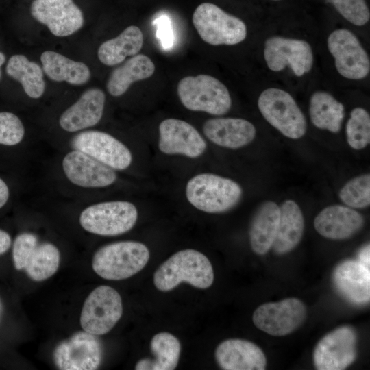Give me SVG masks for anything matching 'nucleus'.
Masks as SVG:
<instances>
[{
  "mask_svg": "<svg viewBox=\"0 0 370 370\" xmlns=\"http://www.w3.org/2000/svg\"><path fill=\"white\" fill-rule=\"evenodd\" d=\"M30 10L56 36H70L84 25L83 14L73 0H35Z\"/></svg>",
  "mask_w": 370,
  "mask_h": 370,
  "instance_id": "nucleus-15",
  "label": "nucleus"
},
{
  "mask_svg": "<svg viewBox=\"0 0 370 370\" xmlns=\"http://www.w3.org/2000/svg\"><path fill=\"white\" fill-rule=\"evenodd\" d=\"M307 309L300 299L287 298L258 306L252 317L254 324L264 332L275 336L288 335L305 322Z\"/></svg>",
  "mask_w": 370,
  "mask_h": 370,
  "instance_id": "nucleus-9",
  "label": "nucleus"
},
{
  "mask_svg": "<svg viewBox=\"0 0 370 370\" xmlns=\"http://www.w3.org/2000/svg\"><path fill=\"white\" fill-rule=\"evenodd\" d=\"M159 149L165 154H180L197 158L203 154L206 143L190 123L177 119H166L159 125Z\"/></svg>",
  "mask_w": 370,
  "mask_h": 370,
  "instance_id": "nucleus-16",
  "label": "nucleus"
},
{
  "mask_svg": "<svg viewBox=\"0 0 370 370\" xmlns=\"http://www.w3.org/2000/svg\"><path fill=\"white\" fill-rule=\"evenodd\" d=\"M105 99L101 89H88L61 114L60 127L66 132H74L95 125L102 117Z\"/></svg>",
  "mask_w": 370,
  "mask_h": 370,
  "instance_id": "nucleus-20",
  "label": "nucleus"
},
{
  "mask_svg": "<svg viewBox=\"0 0 370 370\" xmlns=\"http://www.w3.org/2000/svg\"><path fill=\"white\" fill-rule=\"evenodd\" d=\"M9 198V189L5 182L0 178V208L8 201Z\"/></svg>",
  "mask_w": 370,
  "mask_h": 370,
  "instance_id": "nucleus-38",
  "label": "nucleus"
},
{
  "mask_svg": "<svg viewBox=\"0 0 370 370\" xmlns=\"http://www.w3.org/2000/svg\"><path fill=\"white\" fill-rule=\"evenodd\" d=\"M2 312H3V305H2L1 301L0 299V319H1V315H2Z\"/></svg>",
  "mask_w": 370,
  "mask_h": 370,
  "instance_id": "nucleus-41",
  "label": "nucleus"
},
{
  "mask_svg": "<svg viewBox=\"0 0 370 370\" xmlns=\"http://www.w3.org/2000/svg\"><path fill=\"white\" fill-rule=\"evenodd\" d=\"M149 259V251L144 244L120 241L99 248L93 256L92 267L103 279L121 280L141 271Z\"/></svg>",
  "mask_w": 370,
  "mask_h": 370,
  "instance_id": "nucleus-2",
  "label": "nucleus"
},
{
  "mask_svg": "<svg viewBox=\"0 0 370 370\" xmlns=\"http://www.w3.org/2000/svg\"><path fill=\"white\" fill-rule=\"evenodd\" d=\"M192 20L201 38L212 45H236L247 36V27L241 19L211 3L197 6Z\"/></svg>",
  "mask_w": 370,
  "mask_h": 370,
  "instance_id": "nucleus-6",
  "label": "nucleus"
},
{
  "mask_svg": "<svg viewBox=\"0 0 370 370\" xmlns=\"http://www.w3.org/2000/svg\"><path fill=\"white\" fill-rule=\"evenodd\" d=\"M177 91L183 106L192 111L219 116L227 113L232 106L227 87L209 75L200 74L181 79Z\"/></svg>",
  "mask_w": 370,
  "mask_h": 370,
  "instance_id": "nucleus-4",
  "label": "nucleus"
},
{
  "mask_svg": "<svg viewBox=\"0 0 370 370\" xmlns=\"http://www.w3.org/2000/svg\"><path fill=\"white\" fill-rule=\"evenodd\" d=\"M280 209L279 225L272 247L276 254L282 255L292 251L300 242L304 220L299 206L293 200L285 201Z\"/></svg>",
  "mask_w": 370,
  "mask_h": 370,
  "instance_id": "nucleus-24",
  "label": "nucleus"
},
{
  "mask_svg": "<svg viewBox=\"0 0 370 370\" xmlns=\"http://www.w3.org/2000/svg\"><path fill=\"white\" fill-rule=\"evenodd\" d=\"M25 129L21 119L8 112H0V144L12 146L23 140Z\"/></svg>",
  "mask_w": 370,
  "mask_h": 370,
  "instance_id": "nucleus-35",
  "label": "nucleus"
},
{
  "mask_svg": "<svg viewBox=\"0 0 370 370\" xmlns=\"http://www.w3.org/2000/svg\"><path fill=\"white\" fill-rule=\"evenodd\" d=\"M5 60V57L4 54L3 53L0 52V78H1V66L4 63Z\"/></svg>",
  "mask_w": 370,
  "mask_h": 370,
  "instance_id": "nucleus-40",
  "label": "nucleus"
},
{
  "mask_svg": "<svg viewBox=\"0 0 370 370\" xmlns=\"http://www.w3.org/2000/svg\"><path fill=\"white\" fill-rule=\"evenodd\" d=\"M72 147L112 169L123 170L132 163L130 150L112 135L97 130L82 132L71 142Z\"/></svg>",
  "mask_w": 370,
  "mask_h": 370,
  "instance_id": "nucleus-14",
  "label": "nucleus"
},
{
  "mask_svg": "<svg viewBox=\"0 0 370 370\" xmlns=\"http://www.w3.org/2000/svg\"><path fill=\"white\" fill-rule=\"evenodd\" d=\"M154 24L157 26V37L162 47L169 49L173 45V36L169 18L164 15L157 18Z\"/></svg>",
  "mask_w": 370,
  "mask_h": 370,
  "instance_id": "nucleus-36",
  "label": "nucleus"
},
{
  "mask_svg": "<svg viewBox=\"0 0 370 370\" xmlns=\"http://www.w3.org/2000/svg\"><path fill=\"white\" fill-rule=\"evenodd\" d=\"M6 73L21 84L29 97L37 99L43 95L45 90L43 70L26 56L20 54L12 56L7 64Z\"/></svg>",
  "mask_w": 370,
  "mask_h": 370,
  "instance_id": "nucleus-30",
  "label": "nucleus"
},
{
  "mask_svg": "<svg viewBox=\"0 0 370 370\" xmlns=\"http://www.w3.org/2000/svg\"><path fill=\"white\" fill-rule=\"evenodd\" d=\"M143 34L139 27L130 25L118 36L103 42L97 52L99 60L107 66L121 63L127 56L136 55L142 49Z\"/></svg>",
  "mask_w": 370,
  "mask_h": 370,
  "instance_id": "nucleus-27",
  "label": "nucleus"
},
{
  "mask_svg": "<svg viewBox=\"0 0 370 370\" xmlns=\"http://www.w3.org/2000/svg\"><path fill=\"white\" fill-rule=\"evenodd\" d=\"M369 271L358 260L344 261L334 271L335 286L350 302L357 305L366 304L370 299Z\"/></svg>",
  "mask_w": 370,
  "mask_h": 370,
  "instance_id": "nucleus-22",
  "label": "nucleus"
},
{
  "mask_svg": "<svg viewBox=\"0 0 370 370\" xmlns=\"http://www.w3.org/2000/svg\"><path fill=\"white\" fill-rule=\"evenodd\" d=\"M123 314L122 299L113 288L101 285L86 299L80 315L84 331L99 336L109 332Z\"/></svg>",
  "mask_w": 370,
  "mask_h": 370,
  "instance_id": "nucleus-8",
  "label": "nucleus"
},
{
  "mask_svg": "<svg viewBox=\"0 0 370 370\" xmlns=\"http://www.w3.org/2000/svg\"><path fill=\"white\" fill-rule=\"evenodd\" d=\"M310 117L319 129L339 132L345 116L344 106L325 91L314 92L310 99Z\"/></svg>",
  "mask_w": 370,
  "mask_h": 370,
  "instance_id": "nucleus-29",
  "label": "nucleus"
},
{
  "mask_svg": "<svg viewBox=\"0 0 370 370\" xmlns=\"http://www.w3.org/2000/svg\"><path fill=\"white\" fill-rule=\"evenodd\" d=\"M327 43L336 69L341 76L361 79L368 75L369 56L354 33L347 29H336L329 35Z\"/></svg>",
  "mask_w": 370,
  "mask_h": 370,
  "instance_id": "nucleus-10",
  "label": "nucleus"
},
{
  "mask_svg": "<svg viewBox=\"0 0 370 370\" xmlns=\"http://www.w3.org/2000/svg\"><path fill=\"white\" fill-rule=\"evenodd\" d=\"M274 1H278V0H274Z\"/></svg>",
  "mask_w": 370,
  "mask_h": 370,
  "instance_id": "nucleus-42",
  "label": "nucleus"
},
{
  "mask_svg": "<svg viewBox=\"0 0 370 370\" xmlns=\"http://www.w3.org/2000/svg\"><path fill=\"white\" fill-rule=\"evenodd\" d=\"M214 281L212 266L202 253L192 249L179 251L169 258L156 271L153 283L157 289L169 291L186 282L206 289Z\"/></svg>",
  "mask_w": 370,
  "mask_h": 370,
  "instance_id": "nucleus-1",
  "label": "nucleus"
},
{
  "mask_svg": "<svg viewBox=\"0 0 370 370\" xmlns=\"http://www.w3.org/2000/svg\"><path fill=\"white\" fill-rule=\"evenodd\" d=\"M341 200L352 208H364L370 204V175L364 174L348 181L339 192Z\"/></svg>",
  "mask_w": 370,
  "mask_h": 370,
  "instance_id": "nucleus-33",
  "label": "nucleus"
},
{
  "mask_svg": "<svg viewBox=\"0 0 370 370\" xmlns=\"http://www.w3.org/2000/svg\"><path fill=\"white\" fill-rule=\"evenodd\" d=\"M154 359L143 358L135 366L136 370H173L177 366L181 345L174 335L169 332L155 334L150 342Z\"/></svg>",
  "mask_w": 370,
  "mask_h": 370,
  "instance_id": "nucleus-28",
  "label": "nucleus"
},
{
  "mask_svg": "<svg viewBox=\"0 0 370 370\" xmlns=\"http://www.w3.org/2000/svg\"><path fill=\"white\" fill-rule=\"evenodd\" d=\"M62 168L71 183L84 188L106 187L116 180L114 169L75 149L64 156Z\"/></svg>",
  "mask_w": 370,
  "mask_h": 370,
  "instance_id": "nucleus-17",
  "label": "nucleus"
},
{
  "mask_svg": "<svg viewBox=\"0 0 370 370\" xmlns=\"http://www.w3.org/2000/svg\"><path fill=\"white\" fill-rule=\"evenodd\" d=\"M11 238L8 233L0 230V255L6 252L11 245Z\"/></svg>",
  "mask_w": 370,
  "mask_h": 370,
  "instance_id": "nucleus-37",
  "label": "nucleus"
},
{
  "mask_svg": "<svg viewBox=\"0 0 370 370\" xmlns=\"http://www.w3.org/2000/svg\"><path fill=\"white\" fill-rule=\"evenodd\" d=\"M154 71L155 65L148 56H133L112 71L107 82V90L112 96H121L132 83L150 77Z\"/></svg>",
  "mask_w": 370,
  "mask_h": 370,
  "instance_id": "nucleus-25",
  "label": "nucleus"
},
{
  "mask_svg": "<svg viewBox=\"0 0 370 370\" xmlns=\"http://www.w3.org/2000/svg\"><path fill=\"white\" fill-rule=\"evenodd\" d=\"M363 217L353 208L332 205L323 208L315 217L316 231L325 238L343 240L350 238L363 227Z\"/></svg>",
  "mask_w": 370,
  "mask_h": 370,
  "instance_id": "nucleus-19",
  "label": "nucleus"
},
{
  "mask_svg": "<svg viewBox=\"0 0 370 370\" xmlns=\"http://www.w3.org/2000/svg\"><path fill=\"white\" fill-rule=\"evenodd\" d=\"M258 107L265 120L284 136L298 139L306 134V118L288 92L277 88L265 89L258 97Z\"/></svg>",
  "mask_w": 370,
  "mask_h": 370,
  "instance_id": "nucleus-5",
  "label": "nucleus"
},
{
  "mask_svg": "<svg viewBox=\"0 0 370 370\" xmlns=\"http://www.w3.org/2000/svg\"><path fill=\"white\" fill-rule=\"evenodd\" d=\"M347 140L354 149H362L370 143V116L362 108H355L346 124Z\"/></svg>",
  "mask_w": 370,
  "mask_h": 370,
  "instance_id": "nucleus-32",
  "label": "nucleus"
},
{
  "mask_svg": "<svg viewBox=\"0 0 370 370\" xmlns=\"http://www.w3.org/2000/svg\"><path fill=\"white\" fill-rule=\"evenodd\" d=\"M263 54L267 67L275 72L289 66L296 76L301 77L313 65L312 49L304 40L271 36L264 42Z\"/></svg>",
  "mask_w": 370,
  "mask_h": 370,
  "instance_id": "nucleus-12",
  "label": "nucleus"
},
{
  "mask_svg": "<svg viewBox=\"0 0 370 370\" xmlns=\"http://www.w3.org/2000/svg\"><path fill=\"white\" fill-rule=\"evenodd\" d=\"M241 186L234 180L212 173H200L187 182L186 196L197 209L208 213L230 210L240 201Z\"/></svg>",
  "mask_w": 370,
  "mask_h": 370,
  "instance_id": "nucleus-3",
  "label": "nucleus"
},
{
  "mask_svg": "<svg viewBox=\"0 0 370 370\" xmlns=\"http://www.w3.org/2000/svg\"><path fill=\"white\" fill-rule=\"evenodd\" d=\"M280 216V207L274 201H265L258 208L249 228L250 245L256 254L264 255L273 247Z\"/></svg>",
  "mask_w": 370,
  "mask_h": 370,
  "instance_id": "nucleus-23",
  "label": "nucleus"
},
{
  "mask_svg": "<svg viewBox=\"0 0 370 370\" xmlns=\"http://www.w3.org/2000/svg\"><path fill=\"white\" fill-rule=\"evenodd\" d=\"M340 14L357 26L365 25L369 20L370 12L365 0H331Z\"/></svg>",
  "mask_w": 370,
  "mask_h": 370,
  "instance_id": "nucleus-34",
  "label": "nucleus"
},
{
  "mask_svg": "<svg viewBox=\"0 0 370 370\" xmlns=\"http://www.w3.org/2000/svg\"><path fill=\"white\" fill-rule=\"evenodd\" d=\"M53 356L59 369L94 370L101 363L103 346L96 335L78 332L60 342Z\"/></svg>",
  "mask_w": 370,
  "mask_h": 370,
  "instance_id": "nucleus-11",
  "label": "nucleus"
},
{
  "mask_svg": "<svg viewBox=\"0 0 370 370\" xmlns=\"http://www.w3.org/2000/svg\"><path fill=\"white\" fill-rule=\"evenodd\" d=\"M137 218V209L131 202L111 201L86 208L80 214L79 223L90 233L112 236L130 231Z\"/></svg>",
  "mask_w": 370,
  "mask_h": 370,
  "instance_id": "nucleus-7",
  "label": "nucleus"
},
{
  "mask_svg": "<svg viewBox=\"0 0 370 370\" xmlns=\"http://www.w3.org/2000/svg\"><path fill=\"white\" fill-rule=\"evenodd\" d=\"M357 358V334L350 326H342L325 335L317 344L313 360L318 370H343Z\"/></svg>",
  "mask_w": 370,
  "mask_h": 370,
  "instance_id": "nucleus-13",
  "label": "nucleus"
},
{
  "mask_svg": "<svg viewBox=\"0 0 370 370\" xmlns=\"http://www.w3.org/2000/svg\"><path fill=\"white\" fill-rule=\"evenodd\" d=\"M60 260V251L56 245L38 243L27 256L23 270L32 280L43 281L56 273Z\"/></svg>",
  "mask_w": 370,
  "mask_h": 370,
  "instance_id": "nucleus-31",
  "label": "nucleus"
},
{
  "mask_svg": "<svg viewBox=\"0 0 370 370\" xmlns=\"http://www.w3.org/2000/svg\"><path fill=\"white\" fill-rule=\"evenodd\" d=\"M40 60L43 71L53 81L82 85L90 77V71L86 64L71 60L59 53L46 51L42 53Z\"/></svg>",
  "mask_w": 370,
  "mask_h": 370,
  "instance_id": "nucleus-26",
  "label": "nucleus"
},
{
  "mask_svg": "<svg viewBox=\"0 0 370 370\" xmlns=\"http://www.w3.org/2000/svg\"><path fill=\"white\" fill-rule=\"evenodd\" d=\"M203 132L211 142L230 149H238L248 145L256 134L251 122L232 117L208 119L203 125Z\"/></svg>",
  "mask_w": 370,
  "mask_h": 370,
  "instance_id": "nucleus-21",
  "label": "nucleus"
},
{
  "mask_svg": "<svg viewBox=\"0 0 370 370\" xmlns=\"http://www.w3.org/2000/svg\"><path fill=\"white\" fill-rule=\"evenodd\" d=\"M215 358L224 370H264L267 358L254 343L238 338L227 339L216 348Z\"/></svg>",
  "mask_w": 370,
  "mask_h": 370,
  "instance_id": "nucleus-18",
  "label": "nucleus"
},
{
  "mask_svg": "<svg viewBox=\"0 0 370 370\" xmlns=\"http://www.w3.org/2000/svg\"><path fill=\"white\" fill-rule=\"evenodd\" d=\"M370 258H369V245L363 248L358 255V261L360 262L362 265H364L367 269H369L370 265Z\"/></svg>",
  "mask_w": 370,
  "mask_h": 370,
  "instance_id": "nucleus-39",
  "label": "nucleus"
}]
</instances>
